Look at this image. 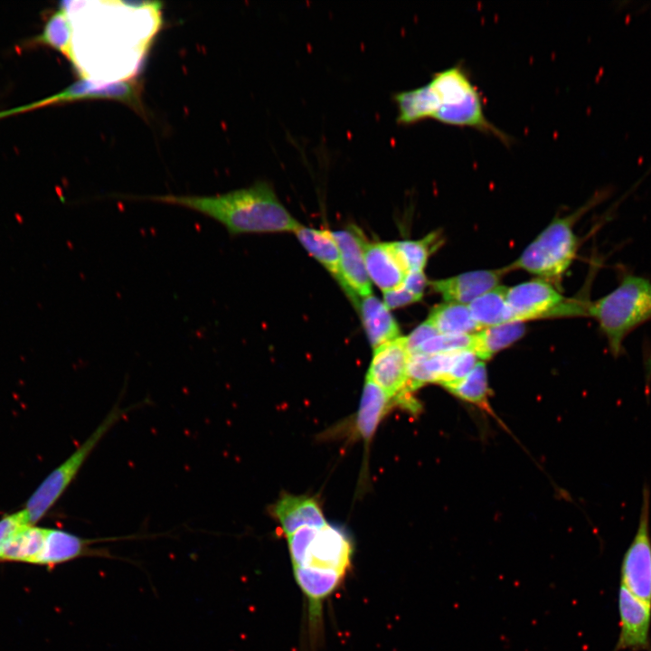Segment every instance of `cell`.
Masks as SVG:
<instances>
[{
    "instance_id": "6da1fadb",
    "label": "cell",
    "mask_w": 651,
    "mask_h": 651,
    "mask_svg": "<svg viewBox=\"0 0 651 651\" xmlns=\"http://www.w3.org/2000/svg\"><path fill=\"white\" fill-rule=\"evenodd\" d=\"M393 100L399 124L432 118L448 126L471 127L505 145L512 141L487 118L482 96L461 63L433 73L422 86L395 93Z\"/></svg>"
},
{
    "instance_id": "7a4b0ae2",
    "label": "cell",
    "mask_w": 651,
    "mask_h": 651,
    "mask_svg": "<svg viewBox=\"0 0 651 651\" xmlns=\"http://www.w3.org/2000/svg\"><path fill=\"white\" fill-rule=\"evenodd\" d=\"M154 202L184 207L222 224L231 235L295 231L300 225L266 181L215 195H154Z\"/></svg>"
},
{
    "instance_id": "3957f363",
    "label": "cell",
    "mask_w": 651,
    "mask_h": 651,
    "mask_svg": "<svg viewBox=\"0 0 651 651\" xmlns=\"http://www.w3.org/2000/svg\"><path fill=\"white\" fill-rule=\"evenodd\" d=\"M587 316L598 322L610 354L615 358L620 356L626 337L651 320V281L633 274L623 275L612 291L589 302Z\"/></svg>"
},
{
    "instance_id": "277c9868",
    "label": "cell",
    "mask_w": 651,
    "mask_h": 651,
    "mask_svg": "<svg viewBox=\"0 0 651 651\" xmlns=\"http://www.w3.org/2000/svg\"><path fill=\"white\" fill-rule=\"evenodd\" d=\"M609 194V188L599 190L573 213L553 219L508 269H524L545 279L561 278L571 265L579 248L574 223Z\"/></svg>"
},
{
    "instance_id": "5b68a950",
    "label": "cell",
    "mask_w": 651,
    "mask_h": 651,
    "mask_svg": "<svg viewBox=\"0 0 651 651\" xmlns=\"http://www.w3.org/2000/svg\"><path fill=\"white\" fill-rule=\"evenodd\" d=\"M129 410L115 405L88 439L42 480L23 508L29 524L35 525L55 505L106 433Z\"/></svg>"
},
{
    "instance_id": "8992f818",
    "label": "cell",
    "mask_w": 651,
    "mask_h": 651,
    "mask_svg": "<svg viewBox=\"0 0 651 651\" xmlns=\"http://www.w3.org/2000/svg\"><path fill=\"white\" fill-rule=\"evenodd\" d=\"M506 302L512 321L547 317L550 316H587L590 301H565L555 288L542 278L507 288Z\"/></svg>"
},
{
    "instance_id": "52a82bcc",
    "label": "cell",
    "mask_w": 651,
    "mask_h": 651,
    "mask_svg": "<svg viewBox=\"0 0 651 651\" xmlns=\"http://www.w3.org/2000/svg\"><path fill=\"white\" fill-rule=\"evenodd\" d=\"M650 490L643 487L642 505L635 536L621 562V585L651 607Z\"/></svg>"
},
{
    "instance_id": "ba28073f",
    "label": "cell",
    "mask_w": 651,
    "mask_h": 651,
    "mask_svg": "<svg viewBox=\"0 0 651 651\" xmlns=\"http://www.w3.org/2000/svg\"><path fill=\"white\" fill-rule=\"evenodd\" d=\"M410 352L406 336L387 342L374 349L367 379L379 386L392 400L413 407L407 391Z\"/></svg>"
},
{
    "instance_id": "9c48e42d",
    "label": "cell",
    "mask_w": 651,
    "mask_h": 651,
    "mask_svg": "<svg viewBox=\"0 0 651 651\" xmlns=\"http://www.w3.org/2000/svg\"><path fill=\"white\" fill-rule=\"evenodd\" d=\"M353 552V543L347 534L342 529L326 524L316 530L300 566L297 568L328 571L345 576Z\"/></svg>"
},
{
    "instance_id": "30bf717a",
    "label": "cell",
    "mask_w": 651,
    "mask_h": 651,
    "mask_svg": "<svg viewBox=\"0 0 651 651\" xmlns=\"http://www.w3.org/2000/svg\"><path fill=\"white\" fill-rule=\"evenodd\" d=\"M331 233L339 250L342 273L349 292L348 297L356 307L359 297L372 294V282L364 260L366 240L354 227Z\"/></svg>"
},
{
    "instance_id": "8fae6325",
    "label": "cell",
    "mask_w": 651,
    "mask_h": 651,
    "mask_svg": "<svg viewBox=\"0 0 651 651\" xmlns=\"http://www.w3.org/2000/svg\"><path fill=\"white\" fill-rule=\"evenodd\" d=\"M618 604L620 630L614 651H650L651 607L621 584Z\"/></svg>"
},
{
    "instance_id": "7c38bea8",
    "label": "cell",
    "mask_w": 651,
    "mask_h": 651,
    "mask_svg": "<svg viewBox=\"0 0 651 651\" xmlns=\"http://www.w3.org/2000/svg\"><path fill=\"white\" fill-rule=\"evenodd\" d=\"M508 270V268H504L468 271L430 281L429 285L446 302L468 305L481 295L499 286V281Z\"/></svg>"
},
{
    "instance_id": "4fadbf2b",
    "label": "cell",
    "mask_w": 651,
    "mask_h": 651,
    "mask_svg": "<svg viewBox=\"0 0 651 651\" xmlns=\"http://www.w3.org/2000/svg\"><path fill=\"white\" fill-rule=\"evenodd\" d=\"M364 260L371 282L383 292L402 286L408 270L392 242L364 243Z\"/></svg>"
},
{
    "instance_id": "5bb4252c",
    "label": "cell",
    "mask_w": 651,
    "mask_h": 651,
    "mask_svg": "<svg viewBox=\"0 0 651 651\" xmlns=\"http://www.w3.org/2000/svg\"><path fill=\"white\" fill-rule=\"evenodd\" d=\"M272 513L286 536L301 528H320L327 524L317 501L305 495L284 494L275 503Z\"/></svg>"
},
{
    "instance_id": "9a60e30c",
    "label": "cell",
    "mask_w": 651,
    "mask_h": 651,
    "mask_svg": "<svg viewBox=\"0 0 651 651\" xmlns=\"http://www.w3.org/2000/svg\"><path fill=\"white\" fill-rule=\"evenodd\" d=\"M100 540L85 539L66 531L47 528L44 548L37 564L52 567L80 557L109 556L107 551L91 547Z\"/></svg>"
},
{
    "instance_id": "2e32d148",
    "label": "cell",
    "mask_w": 651,
    "mask_h": 651,
    "mask_svg": "<svg viewBox=\"0 0 651 651\" xmlns=\"http://www.w3.org/2000/svg\"><path fill=\"white\" fill-rule=\"evenodd\" d=\"M296 581L309 603L310 623L316 630L321 623L322 603L340 585L344 576L328 571L310 568L293 570Z\"/></svg>"
},
{
    "instance_id": "e0dca14e",
    "label": "cell",
    "mask_w": 651,
    "mask_h": 651,
    "mask_svg": "<svg viewBox=\"0 0 651 651\" xmlns=\"http://www.w3.org/2000/svg\"><path fill=\"white\" fill-rule=\"evenodd\" d=\"M294 233L305 250L333 276L348 297L339 250L331 231L300 225Z\"/></svg>"
},
{
    "instance_id": "ac0fdd59",
    "label": "cell",
    "mask_w": 651,
    "mask_h": 651,
    "mask_svg": "<svg viewBox=\"0 0 651 651\" xmlns=\"http://www.w3.org/2000/svg\"><path fill=\"white\" fill-rule=\"evenodd\" d=\"M356 308L373 349L400 336L399 325L391 310L373 294L359 299Z\"/></svg>"
},
{
    "instance_id": "d6986e66",
    "label": "cell",
    "mask_w": 651,
    "mask_h": 651,
    "mask_svg": "<svg viewBox=\"0 0 651 651\" xmlns=\"http://www.w3.org/2000/svg\"><path fill=\"white\" fill-rule=\"evenodd\" d=\"M458 352L410 354L407 391L413 392L426 383L444 385L449 379Z\"/></svg>"
},
{
    "instance_id": "ffe728a7",
    "label": "cell",
    "mask_w": 651,
    "mask_h": 651,
    "mask_svg": "<svg viewBox=\"0 0 651 651\" xmlns=\"http://www.w3.org/2000/svg\"><path fill=\"white\" fill-rule=\"evenodd\" d=\"M47 528L24 525L0 546V562L37 564L44 548Z\"/></svg>"
},
{
    "instance_id": "44dd1931",
    "label": "cell",
    "mask_w": 651,
    "mask_h": 651,
    "mask_svg": "<svg viewBox=\"0 0 651 651\" xmlns=\"http://www.w3.org/2000/svg\"><path fill=\"white\" fill-rule=\"evenodd\" d=\"M525 333L524 322L512 321L483 328L472 335L471 351L482 360H487L510 346Z\"/></svg>"
},
{
    "instance_id": "7402d4cb",
    "label": "cell",
    "mask_w": 651,
    "mask_h": 651,
    "mask_svg": "<svg viewBox=\"0 0 651 651\" xmlns=\"http://www.w3.org/2000/svg\"><path fill=\"white\" fill-rule=\"evenodd\" d=\"M426 320L443 335H472L480 330L468 306L454 302L435 306Z\"/></svg>"
},
{
    "instance_id": "603a6c76",
    "label": "cell",
    "mask_w": 651,
    "mask_h": 651,
    "mask_svg": "<svg viewBox=\"0 0 651 651\" xmlns=\"http://www.w3.org/2000/svg\"><path fill=\"white\" fill-rule=\"evenodd\" d=\"M390 398L366 378L356 418V428L365 441H370L390 405Z\"/></svg>"
},
{
    "instance_id": "cb8c5ba5",
    "label": "cell",
    "mask_w": 651,
    "mask_h": 651,
    "mask_svg": "<svg viewBox=\"0 0 651 651\" xmlns=\"http://www.w3.org/2000/svg\"><path fill=\"white\" fill-rule=\"evenodd\" d=\"M506 290L507 288L497 286L467 305L471 316L480 330L512 322L506 302Z\"/></svg>"
},
{
    "instance_id": "d4e9b609",
    "label": "cell",
    "mask_w": 651,
    "mask_h": 651,
    "mask_svg": "<svg viewBox=\"0 0 651 651\" xmlns=\"http://www.w3.org/2000/svg\"><path fill=\"white\" fill-rule=\"evenodd\" d=\"M439 240L436 233H430L421 240H403L392 243L408 272H420L424 270L429 255L439 245Z\"/></svg>"
},
{
    "instance_id": "484cf974",
    "label": "cell",
    "mask_w": 651,
    "mask_h": 651,
    "mask_svg": "<svg viewBox=\"0 0 651 651\" xmlns=\"http://www.w3.org/2000/svg\"><path fill=\"white\" fill-rule=\"evenodd\" d=\"M446 389L464 401L485 407L489 392L486 364L477 362L463 379Z\"/></svg>"
},
{
    "instance_id": "4316f807",
    "label": "cell",
    "mask_w": 651,
    "mask_h": 651,
    "mask_svg": "<svg viewBox=\"0 0 651 651\" xmlns=\"http://www.w3.org/2000/svg\"><path fill=\"white\" fill-rule=\"evenodd\" d=\"M42 41L73 61L72 25L66 11L55 13L45 25Z\"/></svg>"
},
{
    "instance_id": "83f0119b",
    "label": "cell",
    "mask_w": 651,
    "mask_h": 651,
    "mask_svg": "<svg viewBox=\"0 0 651 651\" xmlns=\"http://www.w3.org/2000/svg\"><path fill=\"white\" fill-rule=\"evenodd\" d=\"M472 335L437 334L421 344L412 354H440L463 350L471 351Z\"/></svg>"
},
{
    "instance_id": "f1b7e54d",
    "label": "cell",
    "mask_w": 651,
    "mask_h": 651,
    "mask_svg": "<svg viewBox=\"0 0 651 651\" xmlns=\"http://www.w3.org/2000/svg\"><path fill=\"white\" fill-rule=\"evenodd\" d=\"M29 524L24 509L0 519V546L18 529Z\"/></svg>"
},
{
    "instance_id": "f546056e",
    "label": "cell",
    "mask_w": 651,
    "mask_h": 651,
    "mask_svg": "<svg viewBox=\"0 0 651 651\" xmlns=\"http://www.w3.org/2000/svg\"><path fill=\"white\" fill-rule=\"evenodd\" d=\"M418 301H420V299L403 285L395 289L383 292V302L390 310Z\"/></svg>"
},
{
    "instance_id": "4dcf8cb0",
    "label": "cell",
    "mask_w": 651,
    "mask_h": 651,
    "mask_svg": "<svg viewBox=\"0 0 651 651\" xmlns=\"http://www.w3.org/2000/svg\"><path fill=\"white\" fill-rule=\"evenodd\" d=\"M437 334H439L437 330L427 320L419 325L408 336H406L407 347L410 354L414 353L421 344Z\"/></svg>"
},
{
    "instance_id": "1f68e13d",
    "label": "cell",
    "mask_w": 651,
    "mask_h": 651,
    "mask_svg": "<svg viewBox=\"0 0 651 651\" xmlns=\"http://www.w3.org/2000/svg\"><path fill=\"white\" fill-rule=\"evenodd\" d=\"M427 284L428 279L424 272L420 271L409 272L402 285L420 300Z\"/></svg>"
}]
</instances>
